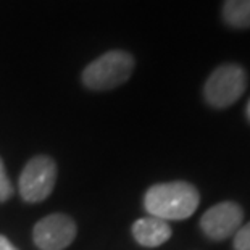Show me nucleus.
Wrapping results in <instances>:
<instances>
[{
  "mask_svg": "<svg viewBox=\"0 0 250 250\" xmlns=\"http://www.w3.org/2000/svg\"><path fill=\"white\" fill-rule=\"evenodd\" d=\"M247 87V74L242 66L226 63L218 66L204 86L205 102L213 108H228L241 99Z\"/></svg>",
  "mask_w": 250,
  "mask_h": 250,
  "instance_id": "nucleus-3",
  "label": "nucleus"
},
{
  "mask_svg": "<svg viewBox=\"0 0 250 250\" xmlns=\"http://www.w3.org/2000/svg\"><path fill=\"white\" fill-rule=\"evenodd\" d=\"M57 183V163L47 155L31 158L20 176V195L24 202L37 204L52 194Z\"/></svg>",
  "mask_w": 250,
  "mask_h": 250,
  "instance_id": "nucleus-4",
  "label": "nucleus"
},
{
  "mask_svg": "<svg viewBox=\"0 0 250 250\" xmlns=\"http://www.w3.org/2000/svg\"><path fill=\"white\" fill-rule=\"evenodd\" d=\"M76 231V223L71 216L54 213L37 221L33 239L41 250H63L74 241Z\"/></svg>",
  "mask_w": 250,
  "mask_h": 250,
  "instance_id": "nucleus-5",
  "label": "nucleus"
},
{
  "mask_svg": "<svg viewBox=\"0 0 250 250\" xmlns=\"http://www.w3.org/2000/svg\"><path fill=\"white\" fill-rule=\"evenodd\" d=\"M244 221V211L234 202H221L200 218V228L211 241H225L234 236Z\"/></svg>",
  "mask_w": 250,
  "mask_h": 250,
  "instance_id": "nucleus-6",
  "label": "nucleus"
},
{
  "mask_svg": "<svg viewBox=\"0 0 250 250\" xmlns=\"http://www.w3.org/2000/svg\"><path fill=\"white\" fill-rule=\"evenodd\" d=\"M132 236L144 247H158L171 237V228L167 221L155 216L141 218L132 225Z\"/></svg>",
  "mask_w": 250,
  "mask_h": 250,
  "instance_id": "nucleus-7",
  "label": "nucleus"
},
{
  "mask_svg": "<svg viewBox=\"0 0 250 250\" xmlns=\"http://www.w3.org/2000/svg\"><path fill=\"white\" fill-rule=\"evenodd\" d=\"M247 116H249V120H250V100H249V104H247Z\"/></svg>",
  "mask_w": 250,
  "mask_h": 250,
  "instance_id": "nucleus-12",
  "label": "nucleus"
},
{
  "mask_svg": "<svg viewBox=\"0 0 250 250\" xmlns=\"http://www.w3.org/2000/svg\"><path fill=\"white\" fill-rule=\"evenodd\" d=\"M134 57L125 50H111L84 68L83 84L90 90H110L125 84L134 71Z\"/></svg>",
  "mask_w": 250,
  "mask_h": 250,
  "instance_id": "nucleus-2",
  "label": "nucleus"
},
{
  "mask_svg": "<svg viewBox=\"0 0 250 250\" xmlns=\"http://www.w3.org/2000/svg\"><path fill=\"white\" fill-rule=\"evenodd\" d=\"M12 194H13L12 183H10L7 169H5V165L2 162V158H0V202L8 200Z\"/></svg>",
  "mask_w": 250,
  "mask_h": 250,
  "instance_id": "nucleus-10",
  "label": "nucleus"
},
{
  "mask_svg": "<svg viewBox=\"0 0 250 250\" xmlns=\"http://www.w3.org/2000/svg\"><path fill=\"white\" fill-rule=\"evenodd\" d=\"M200 195L192 184L184 181L152 186L144 197V207L152 216L168 220H186L199 207Z\"/></svg>",
  "mask_w": 250,
  "mask_h": 250,
  "instance_id": "nucleus-1",
  "label": "nucleus"
},
{
  "mask_svg": "<svg viewBox=\"0 0 250 250\" xmlns=\"http://www.w3.org/2000/svg\"><path fill=\"white\" fill-rule=\"evenodd\" d=\"M234 250H250V221L247 225L241 226L234 234Z\"/></svg>",
  "mask_w": 250,
  "mask_h": 250,
  "instance_id": "nucleus-9",
  "label": "nucleus"
},
{
  "mask_svg": "<svg viewBox=\"0 0 250 250\" xmlns=\"http://www.w3.org/2000/svg\"><path fill=\"white\" fill-rule=\"evenodd\" d=\"M221 17L229 28H250V0H225Z\"/></svg>",
  "mask_w": 250,
  "mask_h": 250,
  "instance_id": "nucleus-8",
  "label": "nucleus"
},
{
  "mask_svg": "<svg viewBox=\"0 0 250 250\" xmlns=\"http://www.w3.org/2000/svg\"><path fill=\"white\" fill-rule=\"evenodd\" d=\"M0 250H18V249L15 247L13 244L10 242L7 237H5V236H2V234H0Z\"/></svg>",
  "mask_w": 250,
  "mask_h": 250,
  "instance_id": "nucleus-11",
  "label": "nucleus"
}]
</instances>
